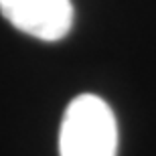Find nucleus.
Segmentation results:
<instances>
[{"label":"nucleus","instance_id":"1","mask_svg":"<svg viewBox=\"0 0 156 156\" xmlns=\"http://www.w3.org/2000/svg\"><path fill=\"white\" fill-rule=\"evenodd\" d=\"M61 156H116L118 124L101 98L77 95L65 110L59 132Z\"/></svg>","mask_w":156,"mask_h":156},{"label":"nucleus","instance_id":"2","mask_svg":"<svg viewBox=\"0 0 156 156\" xmlns=\"http://www.w3.org/2000/svg\"><path fill=\"white\" fill-rule=\"evenodd\" d=\"M0 12L12 27L41 41L63 39L73 27L71 0H0Z\"/></svg>","mask_w":156,"mask_h":156}]
</instances>
